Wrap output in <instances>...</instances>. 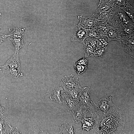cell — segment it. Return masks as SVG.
<instances>
[{
  "mask_svg": "<svg viewBox=\"0 0 134 134\" xmlns=\"http://www.w3.org/2000/svg\"><path fill=\"white\" fill-rule=\"evenodd\" d=\"M94 119V134H121L125 123L123 109L114 105L107 113L97 115Z\"/></svg>",
  "mask_w": 134,
  "mask_h": 134,
  "instance_id": "1",
  "label": "cell"
},
{
  "mask_svg": "<svg viewBox=\"0 0 134 134\" xmlns=\"http://www.w3.org/2000/svg\"><path fill=\"white\" fill-rule=\"evenodd\" d=\"M114 105L110 96L102 97L96 104L94 103V113L96 115H101L107 113Z\"/></svg>",
  "mask_w": 134,
  "mask_h": 134,
  "instance_id": "2",
  "label": "cell"
},
{
  "mask_svg": "<svg viewBox=\"0 0 134 134\" xmlns=\"http://www.w3.org/2000/svg\"><path fill=\"white\" fill-rule=\"evenodd\" d=\"M122 11H113L109 20L111 21V26L113 25L114 28L120 27L122 28L125 25L130 24V22L127 19V16Z\"/></svg>",
  "mask_w": 134,
  "mask_h": 134,
  "instance_id": "3",
  "label": "cell"
},
{
  "mask_svg": "<svg viewBox=\"0 0 134 134\" xmlns=\"http://www.w3.org/2000/svg\"><path fill=\"white\" fill-rule=\"evenodd\" d=\"M60 85L65 91L81 88L77 77L72 74L66 75L61 78Z\"/></svg>",
  "mask_w": 134,
  "mask_h": 134,
  "instance_id": "4",
  "label": "cell"
},
{
  "mask_svg": "<svg viewBox=\"0 0 134 134\" xmlns=\"http://www.w3.org/2000/svg\"><path fill=\"white\" fill-rule=\"evenodd\" d=\"M90 87H85L82 88L80 93L79 100L80 104L89 108L92 114L94 113V108L90 98Z\"/></svg>",
  "mask_w": 134,
  "mask_h": 134,
  "instance_id": "5",
  "label": "cell"
},
{
  "mask_svg": "<svg viewBox=\"0 0 134 134\" xmlns=\"http://www.w3.org/2000/svg\"><path fill=\"white\" fill-rule=\"evenodd\" d=\"M120 43L119 46L127 53L134 54V35L124 36L118 40Z\"/></svg>",
  "mask_w": 134,
  "mask_h": 134,
  "instance_id": "6",
  "label": "cell"
},
{
  "mask_svg": "<svg viewBox=\"0 0 134 134\" xmlns=\"http://www.w3.org/2000/svg\"><path fill=\"white\" fill-rule=\"evenodd\" d=\"M62 102L67 111L71 112L80 105L79 100L74 99L65 92L62 93Z\"/></svg>",
  "mask_w": 134,
  "mask_h": 134,
  "instance_id": "7",
  "label": "cell"
},
{
  "mask_svg": "<svg viewBox=\"0 0 134 134\" xmlns=\"http://www.w3.org/2000/svg\"><path fill=\"white\" fill-rule=\"evenodd\" d=\"M77 18L79 20L78 24L86 29H92L97 25L99 22L97 19L95 13L92 16L87 17L78 16Z\"/></svg>",
  "mask_w": 134,
  "mask_h": 134,
  "instance_id": "8",
  "label": "cell"
},
{
  "mask_svg": "<svg viewBox=\"0 0 134 134\" xmlns=\"http://www.w3.org/2000/svg\"><path fill=\"white\" fill-rule=\"evenodd\" d=\"M97 39L88 37L83 43L84 44V51L86 57L94 56V54L96 50Z\"/></svg>",
  "mask_w": 134,
  "mask_h": 134,
  "instance_id": "9",
  "label": "cell"
},
{
  "mask_svg": "<svg viewBox=\"0 0 134 134\" xmlns=\"http://www.w3.org/2000/svg\"><path fill=\"white\" fill-rule=\"evenodd\" d=\"M88 29L84 28L78 24L76 25L73 35L71 38L72 42L83 43L88 37Z\"/></svg>",
  "mask_w": 134,
  "mask_h": 134,
  "instance_id": "10",
  "label": "cell"
},
{
  "mask_svg": "<svg viewBox=\"0 0 134 134\" xmlns=\"http://www.w3.org/2000/svg\"><path fill=\"white\" fill-rule=\"evenodd\" d=\"M91 110L80 104L79 106L75 110L71 112L75 122L78 123L81 121L87 116V113Z\"/></svg>",
  "mask_w": 134,
  "mask_h": 134,
  "instance_id": "11",
  "label": "cell"
},
{
  "mask_svg": "<svg viewBox=\"0 0 134 134\" xmlns=\"http://www.w3.org/2000/svg\"><path fill=\"white\" fill-rule=\"evenodd\" d=\"M3 73L9 77L17 78L23 76V73L21 70L10 67L8 66L4 65L2 66Z\"/></svg>",
  "mask_w": 134,
  "mask_h": 134,
  "instance_id": "12",
  "label": "cell"
},
{
  "mask_svg": "<svg viewBox=\"0 0 134 134\" xmlns=\"http://www.w3.org/2000/svg\"><path fill=\"white\" fill-rule=\"evenodd\" d=\"M11 128L7 118L0 114V134H11Z\"/></svg>",
  "mask_w": 134,
  "mask_h": 134,
  "instance_id": "13",
  "label": "cell"
},
{
  "mask_svg": "<svg viewBox=\"0 0 134 134\" xmlns=\"http://www.w3.org/2000/svg\"><path fill=\"white\" fill-rule=\"evenodd\" d=\"M4 65L21 70V66L18 53L14 52V54L6 61Z\"/></svg>",
  "mask_w": 134,
  "mask_h": 134,
  "instance_id": "14",
  "label": "cell"
},
{
  "mask_svg": "<svg viewBox=\"0 0 134 134\" xmlns=\"http://www.w3.org/2000/svg\"><path fill=\"white\" fill-rule=\"evenodd\" d=\"M105 36L107 42L115 40L118 41L121 37V35L118 29H116L110 26L109 29Z\"/></svg>",
  "mask_w": 134,
  "mask_h": 134,
  "instance_id": "15",
  "label": "cell"
},
{
  "mask_svg": "<svg viewBox=\"0 0 134 134\" xmlns=\"http://www.w3.org/2000/svg\"><path fill=\"white\" fill-rule=\"evenodd\" d=\"M92 114L91 117H85L81 121L82 126L81 128L83 129L82 133L84 130L87 131L88 133L91 129H92L94 127L95 124L94 119L93 117V114Z\"/></svg>",
  "mask_w": 134,
  "mask_h": 134,
  "instance_id": "16",
  "label": "cell"
},
{
  "mask_svg": "<svg viewBox=\"0 0 134 134\" xmlns=\"http://www.w3.org/2000/svg\"><path fill=\"white\" fill-rule=\"evenodd\" d=\"M63 88L60 86L55 88L52 92L50 99L51 100L59 103H62L61 99V94L60 92L63 90Z\"/></svg>",
  "mask_w": 134,
  "mask_h": 134,
  "instance_id": "17",
  "label": "cell"
},
{
  "mask_svg": "<svg viewBox=\"0 0 134 134\" xmlns=\"http://www.w3.org/2000/svg\"><path fill=\"white\" fill-rule=\"evenodd\" d=\"M60 129V134H74L75 131L73 129V125L67 123L61 125Z\"/></svg>",
  "mask_w": 134,
  "mask_h": 134,
  "instance_id": "18",
  "label": "cell"
},
{
  "mask_svg": "<svg viewBox=\"0 0 134 134\" xmlns=\"http://www.w3.org/2000/svg\"><path fill=\"white\" fill-rule=\"evenodd\" d=\"M10 39L14 47L15 52L18 53L19 50L24 46L23 38H11Z\"/></svg>",
  "mask_w": 134,
  "mask_h": 134,
  "instance_id": "19",
  "label": "cell"
},
{
  "mask_svg": "<svg viewBox=\"0 0 134 134\" xmlns=\"http://www.w3.org/2000/svg\"><path fill=\"white\" fill-rule=\"evenodd\" d=\"M25 28H15L9 34L11 38H23Z\"/></svg>",
  "mask_w": 134,
  "mask_h": 134,
  "instance_id": "20",
  "label": "cell"
},
{
  "mask_svg": "<svg viewBox=\"0 0 134 134\" xmlns=\"http://www.w3.org/2000/svg\"><path fill=\"white\" fill-rule=\"evenodd\" d=\"M73 66L75 71L78 75L83 73L87 68V66L78 65L75 63L74 64Z\"/></svg>",
  "mask_w": 134,
  "mask_h": 134,
  "instance_id": "21",
  "label": "cell"
},
{
  "mask_svg": "<svg viewBox=\"0 0 134 134\" xmlns=\"http://www.w3.org/2000/svg\"><path fill=\"white\" fill-rule=\"evenodd\" d=\"M106 50V47L96 49L94 54V56L98 58H100L103 57Z\"/></svg>",
  "mask_w": 134,
  "mask_h": 134,
  "instance_id": "22",
  "label": "cell"
},
{
  "mask_svg": "<svg viewBox=\"0 0 134 134\" xmlns=\"http://www.w3.org/2000/svg\"><path fill=\"white\" fill-rule=\"evenodd\" d=\"M88 60L85 57H83L77 62L75 64L77 65L87 66Z\"/></svg>",
  "mask_w": 134,
  "mask_h": 134,
  "instance_id": "23",
  "label": "cell"
},
{
  "mask_svg": "<svg viewBox=\"0 0 134 134\" xmlns=\"http://www.w3.org/2000/svg\"><path fill=\"white\" fill-rule=\"evenodd\" d=\"M9 36L8 35H6L0 33V45L5 40L6 38Z\"/></svg>",
  "mask_w": 134,
  "mask_h": 134,
  "instance_id": "24",
  "label": "cell"
},
{
  "mask_svg": "<svg viewBox=\"0 0 134 134\" xmlns=\"http://www.w3.org/2000/svg\"><path fill=\"white\" fill-rule=\"evenodd\" d=\"M4 111V109L0 104V114H2Z\"/></svg>",
  "mask_w": 134,
  "mask_h": 134,
  "instance_id": "25",
  "label": "cell"
},
{
  "mask_svg": "<svg viewBox=\"0 0 134 134\" xmlns=\"http://www.w3.org/2000/svg\"><path fill=\"white\" fill-rule=\"evenodd\" d=\"M2 69V66H0V70H1Z\"/></svg>",
  "mask_w": 134,
  "mask_h": 134,
  "instance_id": "26",
  "label": "cell"
},
{
  "mask_svg": "<svg viewBox=\"0 0 134 134\" xmlns=\"http://www.w3.org/2000/svg\"><path fill=\"white\" fill-rule=\"evenodd\" d=\"M1 14V13L0 12V16Z\"/></svg>",
  "mask_w": 134,
  "mask_h": 134,
  "instance_id": "27",
  "label": "cell"
}]
</instances>
